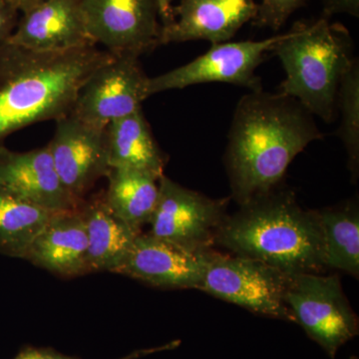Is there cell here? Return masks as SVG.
Instances as JSON below:
<instances>
[{
  "label": "cell",
  "mask_w": 359,
  "mask_h": 359,
  "mask_svg": "<svg viewBox=\"0 0 359 359\" xmlns=\"http://www.w3.org/2000/svg\"><path fill=\"white\" fill-rule=\"evenodd\" d=\"M323 134L297 99L263 89L240 99L224 162L231 198L238 205L282 186L287 168Z\"/></svg>",
  "instance_id": "6da1fadb"
},
{
  "label": "cell",
  "mask_w": 359,
  "mask_h": 359,
  "mask_svg": "<svg viewBox=\"0 0 359 359\" xmlns=\"http://www.w3.org/2000/svg\"><path fill=\"white\" fill-rule=\"evenodd\" d=\"M112 56L97 45L57 52L0 45V145L14 132L70 114L85 82Z\"/></svg>",
  "instance_id": "7a4b0ae2"
},
{
  "label": "cell",
  "mask_w": 359,
  "mask_h": 359,
  "mask_svg": "<svg viewBox=\"0 0 359 359\" xmlns=\"http://www.w3.org/2000/svg\"><path fill=\"white\" fill-rule=\"evenodd\" d=\"M215 245L289 275L323 273L325 248L316 210L297 203L280 186L240 205L219 226Z\"/></svg>",
  "instance_id": "3957f363"
},
{
  "label": "cell",
  "mask_w": 359,
  "mask_h": 359,
  "mask_svg": "<svg viewBox=\"0 0 359 359\" xmlns=\"http://www.w3.org/2000/svg\"><path fill=\"white\" fill-rule=\"evenodd\" d=\"M330 18L295 23L271 50L285 72L278 92L327 123L334 121L340 82L356 59L348 29Z\"/></svg>",
  "instance_id": "277c9868"
},
{
  "label": "cell",
  "mask_w": 359,
  "mask_h": 359,
  "mask_svg": "<svg viewBox=\"0 0 359 359\" xmlns=\"http://www.w3.org/2000/svg\"><path fill=\"white\" fill-rule=\"evenodd\" d=\"M290 276L263 262L212 249L199 290L250 313L294 323L285 302Z\"/></svg>",
  "instance_id": "5b68a950"
},
{
  "label": "cell",
  "mask_w": 359,
  "mask_h": 359,
  "mask_svg": "<svg viewBox=\"0 0 359 359\" xmlns=\"http://www.w3.org/2000/svg\"><path fill=\"white\" fill-rule=\"evenodd\" d=\"M285 302L294 323L330 358L358 335V318L344 294L339 275L290 276Z\"/></svg>",
  "instance_id": "8992f818"
},
{
  "label": "cell",
  "mask_w": 359,
  "mask_h": 359,
  "mask_svg": "<svg viewBox=\"0 0 359 359\" xmlns=\"http://www.w3.org/2000/svg\"><path fill=\"white\" fill-rule=\"evenodd\" d=\"M230 200L212 199L163 175L148 233L187 250L212 249L217 231L228 216Z\"/></svg>",
  "instance_id": "52a82bcc"
},
{
  "label": "cell",
  "mask_w": 359,
  "mask_h": 359,
  "mask_svg": "<svg viewBox=\"0 0 359 359\" xmlns=\"http://www.w3.org/2000/svg\"><path fill=\"white\" fill-rule=\"evenodd\" d=\"M283 36L285 33L257 41L212 44L209 50L191 62L149 78V95L205 83H226L259 91L263 85L256 74L257 68Z\"/></svg>",
  "instance_id": "ba28073f"
},
{
  "label": "cell",
  "mask_w": 359,
  "mask_h": 359,
  "mask_svg": "<svg viewBox=\"0 0 359 359\" xmlns=\"http://www.w3.org/2000/svg\"><path fill=\"white\" fill-rule=\"evenodd\" d=\"M85 25L94 44L112 55H135L162 45L157 0H80Z\"/></svg>",
  "instance_id": "9c48e42d"
},
{
  "label": "cell",
  "mask_w": 359,
  "mask_h": 359,
  "mask_svg": "<svg viewBox=\"0 0 359 359\" xmlns=\"http://www.w3.org/2000/svg\"><path fill=\"white\" fill-rule=\"evenodd\" d=\"M138 56L113 55L94 71L75 101L71 114L106 128L110 123L133 114L149 95V78Z\"/></svg>",
  "instance_id": "30bf717a"
},
{
  "label": "cell",
  "mask_w": 359,
  "mask_h": 359,
  "mask_svg": "<svg viewBox=\"0 0 359 359\" xmlns=\"http://www.w3.org/2000/svg\"><path fill=\"white\" fill-rule=\"evenodd\" d=\"M49 151L61 183L79 202L110 171L106 128L68 114L56 121Z\"/></svg>",
  "instance_id": "8fae6325"
},
{
  "label": "cell",
  "mask_w": 359,
  "mask_h": 359,
  "mask_svg": "<svg viewBox=\"0 0 359 359\" xmlns=\"http://www.w3.org/2000/svg\"><path fill=\"white\" fill-rule=\"evenodd\" d=\"M212 250L195 252L141 233L114 273L159 289L199 290Z\"/></svg>",
  "instance_id": "7c38bea8"
},
{
  "label": "cell",
  "mask_w": 359,
  "mask_h": 359,
  "mask_svg": "<svg viewBox=\"0 0 359 359\" xmlns=\"http://www.w3.org/2000/svg\"><path fill=\"white\" fill-rule=\"evenodd\" d=\"M0 188L50 212L81 207L61 183L48 146L14 152L0 145Z\"/></svg>",
  "instance_id": "4fadbf2b"
},
{
  "label": "cell",
  "mask_w": 359,
  "mask_h": 359,
  "mask_svg": "<svg viewBox=\"0 0 359 359\" xmlns=\"http://www.w3.org/2000/svg\"><path fill=\"white\" fill-rule=\"evenodd\" d=\"M257 13L255 0H181L173 7V22L163 26L161 42L230 41L245 23L256 18Z\"/></svg>",
  "instance_id": "5bb4252c"
},
{
  "label": "cell",
  "mask_w": 359,
  "mask_h": 359,
  "mask_svg": "<svg viewBox=\"0 0 359 359\" xmlns=\"http://www.w3.org/2000/svg\"><path fill=\"white\" fill-rule=\"evenodd\" d=\"M7 42L45 52L96 45L87 32L80 0H44L21 13Z\"/></svg>",
  "instance_id": "9a60e30c"
},
{
  "label": "cell",
  "mask_w": 359,
  "mask_h": 359,
  "mask_svg": "<svg viewBox=\"0 0 359 359\" xmlns=\"http://www.w3.org/2000/svg\"><path fill=\"white\" fill-rule=\"evenodd\" d=\"M80 208L54 212L23 259L63 278L89 273L88 238Z\"/></svg>",
  "instance_id": "2e32d148"
},
{
  "label": "cell",
  "mask_w": 359,
  "mask_h": 359,
  "mask_svg": "<svg viewBox=\"0 0 359 359\" xmlns=\"http://www.w3.org/2000/svg\"><path fill=\"white\" fill-rule=\"evenodd\" d=\"M88 238L89 273L110 271L124 261L135 240L142 231L115 216L103 195L95 196L81 205Z\"/></svg>",
  "instance_id": "e0dca14e"
},
{
  "label": "cell",
  "mask_w": 359,
  "mask_h": 359,
  "mask_svg": "<svg viewBox=\"0 0 359 359\" xmlns=\"http://www.w3.org/2000/svg\"><path fill=\"white\" fill-rule=\"evenodd\" d=\"M111 169H131L160 179L167 157L161 150L143 109L110 123L106 127Z\"/></svg>",
  "instance_id": "ac0fdd59"
},
{
  "label": "cell",
  "mask_w": 359,
  "mask_h": 359,
  "mask_svg": "<svg viewBox=\"0 0 359 359\" xmlns=\"http://www.w3.org/2000/svg\"><path fill=\"white\" fill-rule=\"evenodd\" d=\"M316 214L323 233L325 266L358 278V201L316 210Z\"/></svg>",
  "instance_id": "d6986e66"
},
{
  "label": "cell",
  "mask_w": 359,
  "mask_h": 359,
  "mask_svg": "<svg viewBox=\"0 0 359 359\" xmlns=\"http://www.w3.org/2000/svg\"><path fill=\"white\" fill-rule=\"evenodd\" d=\"M109 187L104 194L106 204L115 216L142 231L149 224L159 197V179L131 169H110Z\"/></svg>",
  "instance_id": "ffe728a7"
},
{
  "label": "cell",
  "mask_w": 359,
  "mask_h": 359,
  "mask_svg": "<svg viewBox=\"0 0 359 359\" xmlns=\"http://www.w3.org/2000/svg\"><path fill=\"white\" fill-rule=\"evenodd\" d=\"M53 212L0 188V252L25 259Z\"/></svg>",
  "instance_id": "44dd1931"
},
{
  "label": "cell",
  "mask_w": 359,
  "mask_h": 359,
  "mask_svg": "<svg viewBox=\"0 0 359 359\" xmlns=\"http://www.w3.org/2000/svg\"><path fill=\"white\" fill-rule=\"evenodd\" d=\"M337 109L340 111L337 135L344 143L347 154V167L353 182L359 176V63L353 61L340 82Z\"/></svg>",
  "instance_id": "7402d4cb"
},
{
  "label": "cell",
  "mask_w": 359,
  "mask_h": 359,
  "mask_svg": "<svg viewBox=\"0 0 359 359\" xmlns=\"http://www.w3.org/2000/svg\"><path fill=\"white\" fill-rule=\"evenodd\" d=\"M304 2L306 0H263L261 4H257V16L252 25L278 32Z\"/></svg>",
  "instance_id": "603a6c76"
},
{
  "label": "cell",
  "mask_w": 359,
  "mask_h": 359,
  "mask_svg": "<svg viewBox=\"0 0 359 359\" xmlns=\"http://www.w3.org/2000/svg\"><path fill=\"white\" fill-rule=\"evenodd\" d=\"M181 344L180 340L169 342L157 347H151V348L138 349L133 353L122 356L117 359H140L145 356L151 355L161 351H172L177 348ZM13 359H82L75 358V356L66 355V354L52 348V347H37L32 346H25L20 349V353Z\"/></svg>",
  "instance_id": "cb8c5ba5"
},
{
  "label": "cell",
  "mask_w": 359,
  "mask_h": 359,
  "mask_svg": "<svg viewBox=\"0 0 359 359\" xmlns=\"http://www.w3.org/2000/svg\"><path fill=\"white\" fill-rule=\"evenodd\" d=\"M20 13L7 0H0V45L6 43L18 25Z\"/></svg>",
  "instance_id": "d4e9b609"
},
{
  "label": "cell",
  "mask_w": 359,
  "mask_h": 359,
  "mask_svg": "<svg viewBox=\"0 0 359 359\" xmlns=\"http://www.w3.org/2000/svg\"><path fill=\"white\" fill-rule=\"evenodd\" d=\"M323 15L332 18L334 14L344 13L353 18L359 16V0H321Z\"/></svg>",
  "instance_id": "484cf974"
},
{
  "label": "cell",
  "mask_w": 359,
  "mask_h": 359,
  "mask_svg": "<svg viewBox=\"0 0 359 359\" xmlns=\"http://www.w3.org/2000/svg\"><path fill=\"white\" fill-rule=\"evenodd\" d=\"M157 1L159 4L161 21L163 26L171 25L175 20L173 6L168 4L166 0H157Z\"/></svg>",
  "instance_id": "4316f807"
},
{
  "label": "cell",
  "mask_w": 359,
  "mask_h": 359,
  "mask_svg": "<svg viewBox=\"0 0 359 359\" xmlns=\"http://www.w3.org/2000/svg\"><path fill=\"white\" fill-rule=\"evenodd\" d=\"M7 1H8L14 8L18 9V13H23L33 8V7L36 6L37 4H41L44 0H7Z\"/></svg>",
  "instance_id": "83f0119b"
},
{
  "label": "cell",
  "mask_w": 359,
  "mask_h": 359,
  "mask_svg": "<svg viewBox=\"0 0 359 359\" xmlns=\"http://www.w3.org/2000/svg\"><path fill=\"white\" fill-rule=\"evenodd\" d=\"M166 1L168 2V4H171L172 6V2L175 1V0H166Z\"/></svg>",
  "instance_id": "f1b7e54d"
}]
</instances>
